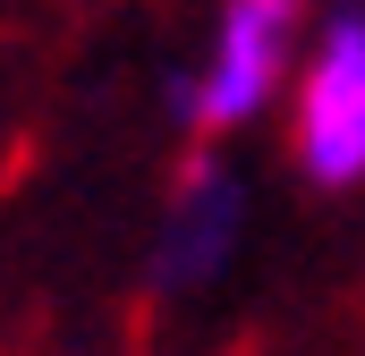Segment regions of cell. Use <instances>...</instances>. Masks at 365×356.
Masks as SVG:
<instances>
[{
    "label": "cell",
    "mask_w": 365,
    "mask_h": 356,
    "mask_svg": "<svg viewBox=\"0 0 365 356\" xmlns=\"http://www.w3.org/2000/svg\"><path fill=\"white\" fill-rule=\"evenodd\" d=\"M238 238H247V178L212 145H195L179 162V178H170L162 221H153V288H170V297L212 288L238 263Z\"/></svg>",
    "instance_id": "3957f363"
},
{
    "label": "cell",
    "mask_w": 365,
    "mask_h": 356,
    "mask_svg": "<svg viewBox=\"0 0 365 356\" xmlns=\"http://www.w3.org/2000/svg\"><path fill=\"white\" fill-rule=\"evenodd\" d=\"M289 162L323 195L365 187V9H331L306 43L289 93Z\"/></svg>",
    "instance_id": "7a4b0ae2"
},
{
    "label": "cell",
    "mask_w": 365,
    "mask_h": 356,
    "mask_svg": "<svg viewBox=\"0 0 365 356\" xmlns=\"http://www.w3.org/2000/svg\"><path fill=\"white\" fill-rule=\"evenodd\" d=\"M306 43H314L306 34V0H221L195 68L170 77V119L187 136H204V145L272 119L280 93H297Z\"/></svg>",
    "instance_id": "6da1fadb"
}]
</instances>
